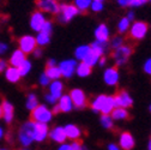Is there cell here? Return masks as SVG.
Listing matches in <instances>:
<instances>
[{
  "mask_svg": "<svg viewBox=\"0 0 151 150\" xmlns=\"http://www.w3.org/2000/svg\"><path fill=\"white\" fill-rule=\"evenodd\" d=\"M114 108H115L114 97L109 95H99L91 102V109L93 112H96V113L110 114Z\"/></svg>",
  "mask_w": 151,
  "mask_h": 150,
  "instance_id": "obj_1",
  "label": "cell"
},
{
  "mask_svg": "<svg viewBox=\"0 0 151 150\" xmlns=\"http://www.w3.org/2000/svg\"><path fill=\"white\" fill-rule=\"evenodd\" d=\"M53 118V113L49 108H47L43 105H39L36 108L31 110V119L36 123H43L48 124Z\"/></svg>",
  "mask_w": 151,
  "mask_h": 150,
  "instance_id": "obj_2",
  "label": "cell"
},
{
  "mask_svg": "<svg viewBox=\"0 0 151 150\" xmlns=\"http://www.w3.org/2000/svg\"><path fill=\"white\" fill-rule=\"evenodd\" d=\"M132 52H133V49H132L131 46L122 45L119 48L114 49V53H113V59H114V61H115V64L118 66H122V65H125L127 63V60L131 57Z\"/></svg>",
  "mask_w": 151,
  "mask_h": 150,
  "instance_id": "obj_3",
  "label": "cell"
},
{
  "mask_svg": "<svg viewBox=\"0 0 151 150\" xmlns=\"http://www.w3.org/2000/svg\"><path fill=\"white\" fill-rule=\"evenodd\" d=\"M32 128H34V121L32 120L25 123L22 126L18 138H19V142L22 143L23 146H29L34 142V138H32Z\"/></svg>",
  "mask_w": 151,
  "mask_h": 150,
  "instance_id": "obj_4",
  "label": "cell"
},
{
  "mask_svg": "<svg viewBox=\"0 0 151 150\" xmlns=\"http://www.w3.org/2000/svg\"><path fill=\"white\" fill-rule=\"evenodd\" d=\"M129 36L133 40H142L146 36L149 31V25L145 22H134L129 27Z\"/></svg>",
  "mask_w": 151,
  "mask_h": 150,
  "instance_id": "obj_5",
  "label": "cell"
},
{
  "mask_svg": "<svg viewBox=\"0 0 151 150\" xmlns=\"http://www.w3.org/2000/svg\"><path fill=\"white\" fill-rule=\"evenodd\" d=\"M78 13H79V10L76 7V5H60L59 13H58L59 21L61 23H67Z\"/></svg>",
  "mask_w": 151,
  "mask_h": 150,
  "instance_id": "obj_6",
  "label": "cell"
},
{
  "mask_svg": "<svg viewBox=\"0 0 151 150\" xmlns=\"http://www.w3.org/2000/svg\"><path fill=\"white\" fill-rule=\"evenodd\" d=\"M70 97H71V100H72L73 107L78 108V109L85 108L86 105H88L86 95H85V92H84L82 89H73V90H71Z\"/></svg>",
  "mask_w": 151,
  "mask_h": 150,
  "instance_id": "obj_7",
  "label": "cell"
},
{
  "mask_svg": "<svg viewBox=\"0 0 151 150\" xmlns=\"http://www.w3.org/2000/svg\"><path fill=\"white\" fill-rule=\"evenodd\" d=\"M36 5L41 12H48L50 14H58L60 5L56 3V0H37Z\"/></svg>",
  "mask_w": 151,
  "mask_h": 150,
  "instance_id": "obj_8",
  "label": "cell"
},
{
  "mask_svg": "<svg viewBox=\"0 0 151 150\" xmlns=\"http://www.w3.org/2000/svg\"><path fill=\"white\" fill-rule=\"evenodd\" d=\"M18 45H19V49L25 53V54H29V53H32L36 48H37V43H36V39L31 35H25V36H22L19 41H18Z\"/></svg>",
  "mask_w": 151,
  "mask_h": 150,
  "instance_id": "obj_9",
  "label": "cell"
},
{
  "mask_svg": "<svg viewBox=\"0 0 151 150\" xmlns=\"http://www.w3.org/2000/svg\"><path fill=\"white\" fill-rule=\"evenodd\" d=\"M49 133V130L47 124L43 123H36L34 121V128H32V138L36 142H43Z\"/></svg>",
  "mask_w": 151,
  "mask_h": 150,
  "instance_id": "obj_10",
  "label": "cell"
},
{
  "mask_svg": "<svg viewBox=\"0 0 151 150\" xmlns=\"http://www.w3.org/2000/svg\"><path fill=\"white\" fill-rule=\"evenodd\" d=\"M76 66H77V63L73 59H68V60H64L59 64V70L61 72V77L65 78H71L74 72H76Z\"/></svg>",
  "mask_w": 151,
  "mask_h": 150,
  "instance_id": "obj_11",
  "label": "cell"
},
{
  "mask_svg": "<svg viewBox=\"0 0 151 150\" xmlns=\"http://www.w3.org/2000/svg\"><path fill=\"white\" fill-rule=\"evenodd\" d=\"M114 97V103L115 107H121V108H129L133 105V99L131 97V95L127 91H120L119 94H116Z\"/></svg>",
  "mask_w": 151,
  "mask_h": 150,
  "instance_id": "obj_12",
  "label": "cell"
},
{
  "mask_svg": "<svg viewBox=\"0 0 151 150\" xmlns=\"http://www.w3.org/2000/svg\"><path fill=\"white\" fill-rule=\"evenodd\" d=\"M119 78H120V74H119V71L116 70V67H108L104 70L103 81L107 85H110V87L116 85L119 82Z\"/></svg>",
  "mask_w": 151,
  "mask_h": 150,
  "instance_id": "obj_13",
  "label": "cell"
},
{
  "mask_svg": "<svg viewBox=\"0 0 151 150\" xmlns=\"http://www.w3.org/2000/svg\"><path fill=\"white\" fill-rule=\"evenodd\" d=\"M46 22V17L45 14L41 12V11H36L31 14V18H30V27L32 30L35 31H40L43 23Z\"/></svg>",
  "mask_w": 151,
  "mask_h": 150,
  "instance_id": "obj_14",
  "label": "cell"
},
{
  "mask_svg": "<svg viewBox=\"0 0 151 150\" xmlns=\"http://www.w3.org/2000/svg\"><path fill=\"white\" fill-rule=\"evenodd\" d=\"M119 146L122 150H131L134 146V138L129 132H122L119 138Z\"/></svg>",
  "mask_w": 151,
  "mask_h": 150,
  "instance_id": "obj_15",
  "label": "cell"
},
{
  "mask_svg": "<svg viewBox=\"0 0 151 150\" xmlns=\"http://www.w3.org/2000/svg\"><path fill=\"white\" fill-rule=\"evenodd\" d=\"M48 135H49V137H50L54 142L59 143V144L65 143V141L67 139L66 133H65V130H64V127H61V126H59V127H54Z\"/></svg>",
  "mask_w": 151,
  "mask_h": 150,
  "instance_id": "obj_16",
  "label": "cell"
},
{
  "mask_svg": "<svg viewBox=\"0 0 151 150\" xmlns=\"http://www.w3.org/2000/svg\"><path fill=\"white\" fill-rule=\"evenodd\" d=\"M0 106H1V113H3L1 118H4V120L7 124H10L13 120V114H14L13 106L10 102H7V101H3V103Z\"/></svg>",
  "mask_w": 151,
  "mask_h": 150,
  "instance_id": "obj_17",
  "label": "cell"
},
{
  "mask_svg": "<svg viewBox=\"0 0 151 150\" xmlns=\"http://www.w3.org/2000/svg\"><path fill=\"white\" fill-rule=\"evenodd\" d=\"M95 39L100 42H108L109 40V29L106 24H100L95 29Z\"/></svg>",
  "mask_w": 151,
  "mask_h": 150,
  "instance_id": "obj_18",
  "label": "cell"
},
{
  "mask_svg": "<svg viewBox=\"0 0 151 150\" xmlns=\"http://www.w3.org/2000/svg\"><path fill=\"white\" fill-rule=\"evenodd\" d=\"M58 106L60 108V112H65V113H68L71 112L74 107H73V103H72V100L70 97V95H61L59 99H58Z\"/></svg>",
  "mask_w": 151,
  "mask_h": 150,
  "instance_id": "obj_19",
  "label": "cell"
},
{
  "mask_svg": "<svg viewBox=\"0 0 151 150\" xmlns=\"http://www.w3.org/2000/svg\"><path fill=\"white\" fill-rule=\"evenodd\" d=\"M64 130H65L66 137L70 138V139H72V141H77V139L81 137V135H82L79 127H78L77 125H73V124L66 125V126L64 127Z\"/></svg>",
  "mask_w": 151,
  "mask_h": 150,
  "instance_id": "obj_20",
  "label": "cell"
},
{
  "mask_svg": "<svg viewBox=\"0 0 151 150\" xmlns=\"http://www.w3.org/2000/svg\"><path fill=\"white\" fill-rule=\"evenodd\" d=\"M63 90H64V84L60 81L55 79L52 83H49V94L53 95L55 99H59L63 95Z\"/></svg>",
  "mask_w": 151,
  "mask_h": 150,
  "instance_id": "obj_21",
  "label": "cell"
},
{
  "mask_svg": "<svg viewBox=\"0 0 151 150\" xmlns=\"http://www.w3.org/2000/svg\"><path fill=\"white\" fill-rule=\"evenodd\" d=\"M5 76H6V79L11 83H17L22 77L19 71H18V69L14 67V66H10L5 70Z\"/></svg>",
  "mask_w": 151,
  "mask_h": 150,
  "instance_id": "obj_22",
  "label": "cell"
},
{
  "mask_svg": "<svg viewBox=\"0 0 151 150\" xmlns=\"http://www.w3.org/2000/svg\"><path fill=\"white\" fill-rule=\"evenodd\" d=\"M25 53H23L21 49H17L12 53L11 58H10V64L11 66H14V67H18L24 60H25Z\"/></svg>",
  "mask_w": 151,
  "mask_h": 150,
  "instance_id": "obj_23",
  "label": "cell"
},
{
  "mask_svg": "<svg viewBox=\"0 0 151 150\" xmlns=\"http://www.w3.org/2000/svg\"><path fill=\"white\" fill-rule=\"evenodd\" d=\"M110 117L113 118V120H125L128 118V112L126 108H121V107H115L111 110Z\"/></svg>",
  "mask_w": 151,
  "mask_h": 150,
  "instance_id": "obj_24",
  "label": "cell"
},
{
  "mask_svg": "<svg viewBox=\"0 0 151 150\" xmlns=\"http://www.w3.org/2000/svg\"><path fill=\"white\" fill-rule=\"evenodd\" d=\"M92 67L91 66H89L88 64H85L84 61H82L81 64H77V66H76V73L78 74L79 77H88L89 74L91 73V70Z\"/></svg>",
  "mask_w": 151,
  "mask_h": 150,
  "instance_id": "obj_25",
  "label": "cell"
},
{
  "mask_svg": "<svg viewBox=\"0 0 151 150\" xmlns=\"http://www.w3.org/2000/svg\"><path fill=\"white\" fill-rule=\"evenodd\" d=\"M91 47L89 45H83V46H79L76 48V52H74V55H76V59H78L81 61H83L85 59V57L89 54Z\"/></svg>",
  "mask_w": 151,
  "mask_h": 150,
  "instance_id": "obj_26",
  "label": "cell"
},
{
  "mask_svg": "<svg viewBox=\"0 0 151 150\" xmlns=\"http://www.w3.org/2000/svg\"><path fill=\"white\" fill-rule=\"evenodd\" d=\"M101 58V55L99 54V53H96L95 50H92V49H90V52H89V54L85 57V59L83 60L85 64H88L89 66H95V65H97V63H99V59Z\"/></svg>",
  "mask_w": 151,
  "mask_h": 150,
  "instance_id": "obj_27",
  "label": "cell"
},
{
  "mask_svg": "<svg viewBox=\"0 0 151 150\" xmlns=\"http://www.w3.org/2000/svg\"><path fill=\"white\" fill-rule=\"evenodd\" d=\"M91 49L95 50L96 53H99L101 57L104 55V53L107 52L108 49V42H100V41H93L91 45H90Z\"/></svg>",
  "mask_w": 151,
  "mask_h": 150,
  "instance_id": "obj_28",
  "label": "cell"
},
{
  "mask_svg": "<svg viewBox=\"0 0 151 150\" xmlns=\"http://www.w3.org/2000/svg\"><path fill=\"white\" fill-rule=\"evenodd\" d=\"M45 73L47 74L48 78H49L50 81L59 79V78L61 77V72H60V70H59V67H58V66L47 67V70H46V72H45Z\"/></svg>",
  "mask_w": 151,
  "mask_h": 150,
  "instance_id": "obj_29",
  "label": "cell"
},
{
  "mask_svg": "<svg viewBox=\"0 0 151 150\" xmlns=\"http://www.w3.org/2000/svg\"><path fill=\"white\" fill-rule=\"evenodd\" d=\"M35 39H36L37 46H46V45H48L49 41H50V34L40 31L39 34H37V36L35 37Z\"/></svg>",
  "mask_w": 151,
  "mask_h": 150,
  "instance_id": "obj_30",
  "label": "cell"
},
{
  "mask_svg": "<svg viewBox=\"0 0 151 150\" xmlns=\"http://www.w3.org/2000/svg\"><path fill=\"white\" fill-rule=\"evenodd\" d=\"M82 143L77 141H72V143H61L58 150H81Z\"/></svg>",
  "mask_w": 151,
  "mask_h": 150,
  "instance_id": "obj_31",
  "label": "cell"
},
{
  "mask_svg": "<svg viewBox=\"0 0 151 150\" xmlns=\"http://www.w3.org/2000/svg\"><path fill=\"white\" fill-rule=\"evenodd\" d=\"M101 125L103 128H107V130H110L114 127V120L110 117V114H102L101 115Z\"/></svg>",
  "mask_w": 151,
  "mask_h": 150,
  "instance_id": "obj_32",
  "label": "cell"
},
{
  "mask_svg": "<svg viewBox=\"0 0 151 150\" xmlns=\"http://www.w3.org/2000/svg\"><path fill=\"white\" fill-rule=\"evenodd\" d=\"M129 27H131V21L128 19L127 17H124V18H121V19L119 21V23H118V31L120 34H125L126 31H128Z\"/></svg>",
  "mask_w": 151,
  "mask_h": 150,
  "instance_id": "obj_33",
  "label": "cell"
},
{
  "mask_svg": "<svg viewBox=\"0 0 151 150\" xmlns=\"http://www.w3.org/2000/svg\"><path fill=\"white\" fill-rule=\"evenodd\" d=\"M27 108L29 110H32L34 108H36L39 106V101H37V96L35 94H29L28 95V99H27Z\"/></svg>",
  "mask_w": 151,
  "mask_h": 150,
  "instance_id": "obj_34",
  "label": "cell"
},
{
  "mask_svg": "<svg viewBox=\"0 0 151 150\" xmlns=\"http://www.w3.org/2000/svg\"><path fill=\"white\" fill-rule=\"evenodd\" d=\"M92 3V0H74V5L79 11H86L90 9V5Z\"/></svg>",
  "mask_w": 151,
  "mask_h": 150,
  "instance_id": "obj_35",
  "label": "cell"
},
{
  "mask_svg": "<svg viewBox=\"0 0 151 150\" xmlns=\"http://www.w3.org/2000/svg\"><path fill=\"white\" fill-rule=\"evenodd\" d=\"M17 69H18V71H19L21 76H27V74L30 72V70H31V63L25 59Z\"/></svg>",
  "mask_w": 151,
  "mask_h": 150,
  "instance_id": "obj_36",
  "label": "cell"
},
{
  "mask_svg": "<svg viewBox=\"0 0 151 150\" xmlns=\"http://www.w3.org/2000/svg\"><path fill=\"white\" fill-rule=\"evenodd\" d=\"M124 45V37L122 36H114L111 39V41H110V47L113 48V49H116V48H119L120 46H122Z\"/></svg>",
  "mask_w": 151,
  "mask_h": 150,
  "instance_id": "obj_37",
  "label": "cell"
},
{
  "mask_svg": "<svg viewBox=\"0 0 151 150\" xmlns=\"http://www.w3.org/2000/svg\"><path fill=\"white\" fill-rule=\"evenodd\" d=\"M90 9L93 11V12H101L103 10V3H100V1H93L90 5Z\"/></svg>",
  "mask_w": 151,
  "mask_h": 150,
  "instance_id": "obj_38",
  "label": "cell"
},
{
  "mask_svg": "<svg viewBox=\"0 0 151 150\" xmlns=\"http://www.w3.org/2000/svg\"><path fill=\"white\" fill-rule=\"evenodd\" d=\"M52 30H53V24H52V22L46 19V22L43 23V25H42V28H41L40 31H43V32H47V34H52Z\"/></svg>",
  "mask_w": 151,
  "mask_h": 150,
  "instance_id": "obj_39",
  "label": "cell"
},
{
  "mask_svg": "<svg viewBox=\"0 0 151 150\" xmlns=\"http://www.w3.org/2000/svg\"><path fill=\"white\" fill-rule=\"evenodd\" d=\"M49 83H50V79L48 78V76L46 73H42L41 77H40V84L42 87H47V85H49Z\"/></svg>",
  "mask_w": 151,
  "mask_h": 150,
  "instance_id": "obj_40",
  "label": "cell"
},
{
  "mask_svg": "<svg viewBox=\"0 0 151 150\" xmlns=\"http://www.w3.org/2000/svg\"><path fill=\"white\" fill-rule=\"evenodd\" d=\"M146 3V0H129V5L132 7H139L142 5H144Z\"/></svg>",
  "mask_w": 151,
  "mask_h": 150,
  "instance_id": "obj_41",
  "label": "cell"
},
{
  "mask_svg": "<svg viewBox=\"0 0 151 150\" xmlns=\"http://www.w3.org/2000/svg\"><path fill=\"white\" fill-rule=\"evenodd\" d=\"M144 71L147 74H151V58H149L144 64Z\"/></svg>",
  "mask_w": 151,
  "mask_h": 150,
  "instance_id": "obj_42",
  "label": "cell"
},
{
  "mask_svg": "<svg viewBox=\"0 0 151 150\" xmlns=\"http://www.w3.org/2000/svg\"><path fill=\"white\" fill-rule=\"evenodd\" d=\"M46 101L50 105H55L56 102H58V99H55L53 95H50V94H47L46 95Z\"/></svg>",
  "mask_w": 151,
  "mask_h": 150,
  "instance_id": "obj_43",
  "label": "cell"
},
{
  "mask_svg": "<svg viewBox=\"0 0 151 150\" xmlns=\"http://www.w3.org/2000/svg\"><path fill=\"white\" fill-rule=\"evenodd\" d=\"M6 69H7V63L5 60H3V59H0V73L4 72Z\"/></svg>",
  "mask_w": 151,
  "mask_h": 150,
  "instance_id": "obj_44",
  "label": "cell"
},
{
  "mask_svg": "<svg viewBox=\"0 0 151 150\" xmlns=\"http://www.w3.org/2000/svg\"><path fill=\"white\" fill-rule=\"evenodd\" d=\"M6 50H7V45L4 42H0V55L4 54Z\"/></svg>",
  "mask_w": 151,
  "mask_h": 150,
  "instance_id": "obj_45",
  "label": "cell"
},
{
  "mask_svg": "<svg viewBox=\"0 0 151 150\" xmlns=\"http://www.w3.org/2000/svg\"><path fill=\"white\" fill-rule=\"evenodd\" d=\"M116 1H118V4H119L120 6H122V7L129 5V0H116Z\"/></svg>",
  "mask_w": 151,
  "mask_h": 150,
  "instance_id": "obj_46",
  "label": "cell"
},
{
  "mask_svg": "<svg viewBox=\"0 0 151 150\" xmlns=\"http://www.w3.org/2000/svg\"><path fill=\"white\" fill-rule=\"evenodd\" d=\"M32 53H34V55H35L36 58H40L41 55H42V49H40V48H36V49H35Z\"/></svg>",
  "mask_w": 151,
  "mask_h": 150,
  "instance_id": "obj_47",
  "label": "cell"
},
{
  "mask_svg": "<svg viewBox=\"0 0 151 150\" xmlns=\"http://www.w3.org/2000/svg\"><path fill=\"white\" fill-rule=\"evenodd\" d=\"M108 150H120V146L114 144V143H111V144L108 145Z\"/></svg>",
  "mask_w": 151,
  "mask_h": 150,
  "instance_id": "obj_48",
  "label": "cell"
},
{
  "mask_svg": "<svg viewBox=\"0 0 151 150\" xmlns=\"http://www.w3.org/2000/svg\"><path fill=\"white\" fill-rule=\"evenodd\" d=\"M106 63H107V59H106V57H103V55H102V57L99 59V63H97V64H99L100 66H104Z\"/></svg>",
  "mask_w": 151,
  "mask_h": 150,
  "instance_id": "obj_49",
  "label": "cell"
},
{
  "mask_svg": "<svg viewBox=\"0 0 151 150\" xmlns=\"http://www.w3.org/2000/svg\"><path fill=\"white\" fill-rule=\"evenodd\" d=\"M59 112H60V108H59V106H58V105H55V106H54V108L52 109V113H53V114H58Z\"/></svg>",
  "mask_w": 151,
  "mask_h": 150,
  "instance_id": "obj_50",
  "label": "cell"
},
{
  "mask_svg": "<svg viewBox=\"0 0 151 150\" xmlns=\"http://www.w3.org/2000/svg\"><path fill=\"white\" fill-rule=\"evenodd\" d=\"M52 66H56V61L54 59H50L48 61V64H47V67H52Z\"/></svg>",
  "mask_w": 151,
  "mask_h": 150,
  "instance_id": "obj_51",
  "label": "cell"
},
{
  "mask_svg": "<svg viewBox=\"0 0 151 150\" xmlns=\"http://www.w3.org/2000/svg\"><path fill=\"white\" fill-rule=\"evenodd\" d=\"M126 17L128 18V19H129L131 22H132V21H133V19H134V13H133V12H132V11H131V12H128V14H127Z\"/></svg>",
  "mask_w": 151,
  "mask_h": 150,
  "instance_id": "obj_52",
  "label": "cell"
},
{
  "mask_svg": "<svg viewBox=\"0 0 151 150\" xmlns=\"http://www.w3.org/2000/svg\"><path fill=\"white\" fill-rule=\"evenodd\" d=\"M3 136H4V130H3V127H0V138Z\"/></svg>",
  "mask_w": 151,
  "mask_h": 150,
  "instance_id": "obj_53",
  "label": "cell"
},
{
  "mask_svg": "<svg viewBox=\"0 0 151 150\" xmlns=\"http://www.w3.org/2000/svg\"><path fill=\"white\" fill-rule=\"evenodd\" d=\"M147 150H151V139L149 141V144H147Z\"/></svg>",
  "mask_w": 151,
  "mask_h": 150,
  "instance_id": "obj_54",
  "label": "cell"
},
{
  "mask_svg": "<svg viewBox=\"0 0 151 150\" xmlns=\"http://www.w3.org/2000/svg\"><path fill=\"white\" fill-rule=\"evenodd\" d=\"M3 117V113H1V106H0V118Z\"/></svg>",
  "mask_w": 151,
  "mask_h": 150,
  "instance_id": "obj_55",
  "label": "cell"
},
{
  "mask_svg": "<svg viewBox=\"0 0 151 150\" xmlns=\"http://www.w3.org/2000/svg\"><path fill=\"white\" fill-rule=\"evenodd\" d=\"M81 150H88V149H86L85 146H83V145H82V148H81Z\"/></svg>",
  "mask_w": 151,
  "mask_h": 150,
  "instance_id": "obj_56",
  "label": "cell"
},
{
  "mask_svg": "<svg viewBox=\"0 0 151 150\" xmlns=\"http://www.w3.org/2000/svg\"><path fill=\"white\" fill-rule=\"evenodd\" d=\"M93 1H100V3H103L104 0H93Z\"/></svg>",
  "mask_w": 151,
  "mask_h": 150,
  "instance_id": "obj_57",
  "label": "cell"
},
{
  "mask_svg": "<svg viewBox=\"0 0 151 150\" xmlns=\"http://www.w3.org/2000/svg\"><path fill=\"white\" fill-rule=\"evenodd\" d=\"M149 108H150V112H151V105H150V107H149Z\"/></svg>",
  "mask_w": 151,
  "mask_h": 150,
  "instance_id": "obj_58",
  "label": "cell"
},
{
  "mask_svg": "<svg viewBox=\"0 0 151 150\" xmlns=\"http://www.w3.org/2000/svg\"><path fill=\"white\" fill-rule=\"evenodd\" d=\"M0 150H7V149H0Z\"/></svg>",
  "mask_w": 151,
  "mask_h": 150,
  "instance_id": "obj_59",
  "label": "cell"
},
{
  "mask_svg": "<svg viewBox=\"0 0 151 150\" xmlns=\"http://www.w3.org/2000/svg\"><path fill=\"white\" fill-rule=\"evenodd\" d=\"M22 150H28V149H22Z\"/></svg>",
  "mask_w": 151,
  "mask_h": 150,
  "instance_id": "obj_60",
  "label": "cell"
},
{
  "mask_svg": "<svg viewBox=\"0 0 151 150\" xmlns=\"http://www.w3.org/2000/svg\"><path fill=\"white\" fill-rule=\"evenodd\" d=\"M150 1H151V0H150Z\"/></svg>",
  "mask_w": 151,
  "mask_h": 150,
  "instance_id": "obj_61",
  "label": "cell"
}]
</instances>
